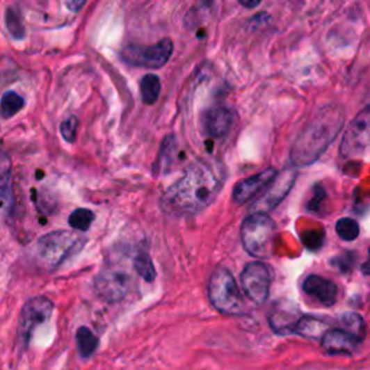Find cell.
<instances>
[{
  "label": "cell",
  "mask_w": 370,
  "mask_h": 370,
  "mask_svg": "<svg viewBox=\"0 0 370 370\" xmlns=\"http://www.w3.org/2000/svg\"><path fill=\"white\" fill-rule=\"evenodd\" d=\"M223 179L211 165L198 162L166 190L162 206L174 214H197L207 209L218 195Z\"/></svg>",
  "instance_id": "1"
},
{
  "label": "cell",
  "mask_w": 370,
  "mask_h": 370,
  "mask_svg": "<svg viewBox=\"0 0 370 370\" xmlns=\"http://www.w3.org/2000/svg\"><path fill=\"white\" fill-rule=\"evenodd\" d=\"M344 123L343 110L330 104L319 110L301 131L291 150V162L293 166H307L316 162L335 142Z\"/></svg>",
  "instance_id": "2"
},
{
  "label": "cell",
  "mask_w": 370,
  "mask_h": 370,
  "mask_svg": "<svg viewBox=\"0 0 370 370\" xmlns=\"http://www.w3.org/2000/svg\"><path fill=\"white\" fill-rule=\"evenodd\" d=\"M86 239L74 232L57 230L42 236L35 246V259L40 266L52 271L83 249Z\"/></svg>",
  "instance_id": "3"
},
{
  "label": "cell",
  "mask_w": 370,
  "mask_h": 370,
  "mask_svg": "<svg viewBox=\"0 0 370 370\" xmlns=\"http://www.w3.org/2000/svg\"><path fill=\"white\" fill-rule=\"evenodd\" d=\"M275 230V221L268 213L255 211L249 214L240 227V237L245 250L253 257L271 256Z\"/></svg>",
  "instance_id": "4"
},
{
  "label": "cell",
  "mask_w": 370,
  "mask_h": 370,
  "mask_svg": "<svg viewBox=\"0 0 370 370\" xmlns=\"http://www.w3.org/2000/svg\"><path fill=\"white\" fill-rule=\"evenodd\" d=\"M207 293L210 303L218 312L230 314V316L242 314V295H240L233 273L227 268L217 266L213 271L207 285Z\"/></svg>",
  "instance_id": "5"
},
{
  "label": "cell",
  "mask_w": 370,
  "mask_h": 370,
  "mask_svg": "<svg viewBox=\"0 0 370 370\" xmlns=\"http://www.w3.org/2000/svg\"><path fill=\"white\" fill-rule=\"evenodd\" d=\"M174 51V44L170 38H165L155 45H127L122 49L120 58L134 67L140 68H161L170 61Z\"/></svg>",
  "instance_id": "6"
},
{
  "label": "cell",
  "mask_w": 370,
  "mask_h": 370,
  "mask_svg": "<svg viewBox=\"0 0 370 370\" xmlns=\"http://www.w3.org/2000/svg\"><path fill=\"white\" fill-rule=\"evenodd\" d=\"M52 309L54 304L47 297H35L24 305L17 321V341L21 346H26L33 331L49 320Z\"/></svg>",
  "instance_id": "7"
},
{
  "label": "cell",
  "mask_w": 370,
  "mask_h": 370,
  "mask_svg": "<svg viewBox=\"0 0 370 370\" xmlns=\"http://www.w3.org/2000/svg\"><path fill=\"white\" fill-rule=\"evenodd\" d=\"M369 126L370 108L364 107L347 126V131L340 146V154L343 158H360L366 154L369 146Z\"/></svg>",
  "instance_id": "8"
},
{
  "label": "cell",
  "mask_w": 370,
  "mask_h": 370,
  "mask_svg": "<svg viewBox=\"0 0 370 370\" xmlns=\"http://www.w3.org/2000/svg\"><path fill=\"white\" fill-rule=\"evenodd\" d=\"M240 282L246 297L257 305H262L268 297L272 282L271 269L262 262H250L240 275Z\"/></svg>",
  "instance_id": "9"
},
{
  "label": "cell",
  "mask_w": 370,
  "mask_h": 370,
  "mask_svg": "<svg viewBox=\"0 0 370 370\" xmlns=\"http://www.w3.org/2000/svg\"><path fill=\"white\" fill-rule=\"evenodd\" d=\"M131 276L118 268H106L96 280V291L103 300L115 303L122 300L129 291Z\"/></svg>",
  "instance_id": "10"
},
{
  "label": "cell",
  "mask_w": 370,
  "mask_h": 370,
  "mask_svg": "<svg viewBox=\"0 0 370 370\" xmlns=\"http://www.w3.org/2000/svg\"><path fill=\"white\" fill-rule=\"evenodd\" d=\"M293 181H295V172L291 170L276 174V177L272 179L268 187L259 194L261 197L257 198L253 209H256V211L259 213H268L269 210L275 209L289 193Z\"/></svg>",
  "instance_id": "11"
},
{
  "label": "cell",
  "mask_w": 370,
  "mask_h": 370,
  "mask_svg": "<svg viewBox=\"0 0 370 370\" xmlns=\"http://www.w3.org/2000/svg\"><path fill=\"white\" fill-rule=\"evenodd\" d=\"M276 174V170L269 168L237 182L233 188V201L236 204H245V202L257 197L272 182Z\"/></svg>",
  "instance_id": "12"
},
{
  "label": "cell",
  "mask_w": 370,
  "mask_h": 370,
  "mask_svg": "<svg viewBox=\"0 0 370 370\" xmlns=\"http://www.w3.org/2000/svg\"><path fill=\"white\" fill-rule=\"evenodd\" d=\"M321 343L328 355H351L357 350L360 340L343 328H328L321 336Z\"/></svg>",
  "instance_id": "13"
},
{
  "label": "cell",
  "mask_w": 370,
  "mask_h": 370,
  "mask_svg": "<svg viewBox=\"0 0 370 370\" xmlns=\"http://www.w3.org/2000/svg\"><path fill=\"white\" fill-rule=\"evenodd\" d=\"M303 289L309 297L316 298L325 307H331L336 304L339 288L337 285L327 280V278L319 275H309L307 280L303 282Z\"/></svg>",
  "instance_id": "14"
},
{
  "label": "cell",
  "mask_w": 370,
  "mask_h": 370,
  "mask_svg": "<svg viewBox=\"0 0 370 370\" xmlns=\"http://www.w3.org/2000/svg\"><path fill=\"white\" fill-rule=\"evenodd\" d=\"M233 126V113L226 107H213L204 116V129L210 138H225Z\"/></svg>",
  "instance_id": "15"
},
{
  "label": "cell",
  "mask_w": 370,
  "mask_h": 370,
  "mask_svg": "<svg viewBox=\"0 0 370 370\" xmlns=\"http://www.w3.org/2000/svg\"><path fill=\"white\" fill-rule=\"evenodd\" d=\"M325 330H327L325 324L321 320L308 316H301L297 320V323H295L292 332L293 335H300L307 339H321Z\"/></svg>",
  "instance_id": "16"
},
{
  "label": "cell",
  "mask_w": 370,
  "mask_h": 370,
  "mask_svg": "<svg viewBox=\"0 0 370 370\" xmlns=\"http://www.w3.org/2000/svg\"><path fill=\"white\" fill-rule=\"evenodd\" d=\"M10 159L0 150V210L5 209L10 201Z\"/></svg>",
  "instance_id": "17"
},
{
  "label": "cell",
  "mask_w": 370,
  "mask_h": 370,
  "mask_svg": "<svg viewBox=\"0 0 370 370\" xmlns=\"http://www.w3.org/2000/svg\"><path fill=\"white\" fill-rule=\"evenodd\" d=\"M76 340H77L79 353L83 359H90L96 353V350L99 347V339L92 335V331L88 327H80L77 330Z\"/></svg>",
  "instance_id": "18"
},
{
  "label": "cell",
  "mask_w": 370,
  "mask_h": 370,
  "mask_svg": "<svg viewBox=\"0 0 370 370\" xmlns=\"http://www.w3.org/2000/svg\"><path fill=\"white\" fill-rule=\"evenodd\" d=\"M25 107V100L13 90H8L0 100V116L10 119L17 115Z\"/></svg>",
  "instance_id": "19"
},
{
  "label": "cell",
  "mask_w": 370,
  "mask_h": 370,
  "mask_svg": "<svg viewBox=\"0 0 370 370\" xmlns=\"http://www.w3.org/2000/svg\"><path fill=\"white\" fill-rule=\"evenodd\" d=\"M5 24H6V28H8V32L10 33V36H12L13 40L22 41L26 36V31H25L22 16H21V12L17 8L9 6L5 10Z\"/></svg>",
  "instance_id": "20"
},
{
  "label": "cell",
  "mask_w": 370,
  "mask_h": 370,
  "mask_svg": "<svg viewBox=\"0 0 370 370\" xmlns=\"http://www.w3.org/2000/svg\"><path fill=\"white\" fill-rule=\"evenodd\" d=\"M140 95L145 104H154L161 95V80L155 74H146L140 80Z\"/></svg>",
  "instance_id": "21"
},
{
  "label": "cell",
  "mask_w": 370,
  "mask_h": 370,
  "mask_svg": "<svg viewBox=\"0 0 370 370\" xmlns=\"http://www.w3.org/2000/svg\"><path fill=\"white\" fill-rule=\"evenodd\" d=\"M341 323L344 325L343 330L350 332L351 336H355L357 340H363L366 336V324L362 316L356 312H344L341 316Z\"/></svg>",
  "instance_id": "22"
},
{
  "label": "cell",
  "mask_w": 370,
  "mask_h": 370,
  "mask_svg": "<svg viewBox=\"0 0 370 370\" xmlns=\"http://www.w3.org/2000/svg\"><path fill=\"white\" fill-rule=\"evenodd\" d=\"M95 220V213L87 209L74 210L68 217V225L79 232H87Z\"/></svg>",
  "instance_id": "23"
},
{
  "label": "cell",
  "mask_w": 370,
  "mask_h": 370,
  "mask_svg": "<svg viewBox=\"0 0 370 370\" xmlns=\"http://www.w3.org/2000/svg\"><path fill=\"white\" fill-rule=\"evenodd\" d=\"M336 232L341 240H346V242H353V240L359 237L360 227L357 225V221H355L353 218L344 217V218H340L336 223Z\"/></svg>",
  "instance_id": "24"
},
{
  "label": "cell",
  "mask_w": 370,
  "mask_h": 370,
  "mask_svg": "<svg viewBox=\"0 0 370 370\" xmlns=\"http://www.w3.org/2000/svg\"><path fill=\"white\" fill-rule=\"evenodd\" d=\"M134 268L135 271L143 278L145 281L151 282L155 280L156 272L154 268V264L151 261V257L147 256L146 253H138L134 259Z\"/></svg>",
  "instance_id": "25"
},
{
  "label": "cell",
  "mask_w": 370,
  "mask_h": 370,
  "mask_svg": "<svg viewBox=\"0 0 370 370\" xmlns=\"http://www.w3.org/2000/svg\"><path fill=\"white\" fill-rule=\"evenodd\" d=\"M77 129H79V119L76 116H68L61 123V135L64 140L68 143H74L77 138Z\"/></svg>",
  "instance_id": "26"
},
{
  "label": "cell",
  "mask_w": 370,
  "mask_h": 370,
  "mask_svg": "<svg viewBox=\"0 0 370 370\" xmlns=\"http://www.w3.org/2000/svg\"><path fill=\"white\" fill-rule=\"evenodd\" d=\"M86 5V0H65V6L71 12H79Z\"/></svg>",
  "instance_id": "27"
},
{
  "label": "cell",
  "mask_w": 370,
  "mask_h": 370,
  "mask_svg": "<svg viewBox=\"0 0 370 370\" xmlns=\"http://www.w3.org/2000/svg\"><path fill=\"white\" fill-rule=\"evenodd\" d=\"M237 2H239L240 5H242V6L248 8V9H253V8H256V6L261 5V3H262V0H237Z\"/></svg>",
  "instance_id": "28"
},
{
  "label": "cell",
  "mask_w": 370,
  "mask_h": 370,
  "mask_svg": "<svg viewBox=\"0 0 370 370\" xmlns=\"http://www.w3.org/2000/svg\"><path fill=\"white\" fill-rule=\"evenodd\" d=\"M201 2L204 3V5H210V3H211V0H201Z\"/></svg>",
  "instance_id": "29"
}]
</instances>
